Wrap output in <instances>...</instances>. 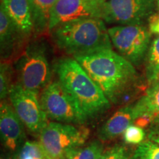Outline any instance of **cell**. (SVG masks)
Returning a JSON list of instances; mask_svg holds the SVG:
<instances>
[{"label": "cell", "mask_w": 159, "mask_h": 159, "mask_svg": "<svg viewBox=\"0 0 159 159\" xmlns=\"http://www.w3.org/2000/svg\"><path fill=\"white\" fill-rule=\"evenodd\" d=\"M74 58L96 83L111 104L120 102L138 78L135 66L114 49Z\"/></svg>", "instance_id": "1"}, {"label": "cell", "mask_w": 159, "mask_h": 159, "mask_svg": "<svg viewBox=\"0 0 159 159\" xmlns=\"http://www.w3.org/2000/svg\"><path fill=\"white\" fill-rule=\"evenodd\" d=\"M49 33L57 48L72 57L114 49L108 28L101 19L68 21L57 25Z\"/></svg>", "instance_id": "2"}, {"label": "cell", "mask_w": 159, "mask_h": 159, "mask_svg": "<svg viewBox=\"0 0 159 159\" xmlns=\"http://www.w3.org/2000/svg\"><path fill=\"white\" fill-rule=\"evenodd\" d=\"M55 71L60 83L74 98L87 120L111 108L110 101L74 57L60 60Z\"/></svg>", "instance_id": "3"}, {"label": "cell", "mask_w": 159, "mask_h": 159, "mask_svg": "<svg viewBox=\"0 0 159 159\" xmlns=\"http://www.w3.org/2000/svg\"><path fill=\"white\" fill-rule=\"evenodd\" d=\"M151 33L144 25H114L108 28L113 48L135 66L145 61L151 44Z\"/></svg>", "instance_id": "4"}, {"label": "cell", "mask_w": 159, "mask_h": 159, "mask_svg": "<svg viewBox=\"0 0 159 159\" xmlns=\"http://www.w3.org/2000/svg\"><path fill=\"white\" fill-rule=\"evenodd\" d=\"M15 70L17 84L38 94L50 83L49 63L44 49L38 44L29 46L22 52L16 61Z\"/></svg>", "instance_id": "5"}, {"label": "cell", "mask_w": 159, "mask_h": 159, "mask_svg": "<svg viewBox=\"0 0 159 159\" xmlns=\"http://www.w3.org/2000/svg\"><path fill=\"white\" fill-rule=\"evenodd\" d=\"M39 100L49 119L71 125H83L87 121L74 98L58 80L43 89Z\"/></svg>", "instance_id": "6"}, {"label": "cell", "mask_w": 159, "mask_h": 159, "mask_svg": "<svg viewBox=\"0 0 159 159\" xmlns=\"http://www.w3.org/2000/svg\"><path fill=\"white\" fill-rule=\"evenodd\" d=\"M89 135L85 128L52 122L39 134V143L48 158L63 159L69 150L84 144Z\"/></svg>", "instance_id": "7"}, {"label": "cell", "mask_w": 159, "mask_h": 159, "mask_svg": "<svg viewBox=\"0 0 159 159\" xmlns=\"http://www.w3.org/2000/svg\"><path fill=\"white\" fill-rule=\"evenodd\" d=\"M156 8L157 0H107L102 20L114 25H144Z\"/></svg>", "instance_id": "8"}, {"label": "cell", "mask_w": 159, "mask_h": 159, "mask_svg": "<svg viewBox=\"0 0 159 159\" xmlns=\"http://www.w3.org/2000/svg\"><path fill=\"white\" fill-rule=\"evenodd\" d=\"M9 98L18 116L27 129L33 134H41L49 124V119L41 108L38 93L16 83L10 90Z\"/></svg>", "instance_id": "9"}, {"label": "cell", "mask_w": 159, "mask_h": 159, "mask_svg": "<svg viewBox=\"0 0 159 159\" xmlns=\"http://www.w3.org/2000/svg\"><path fill=\"white\" fill-rule=\"evenodd\" d=\"M103 0H57L49 21V32L61 24L85 19H102Z\"/></svg>", "instance_id": "10"}, {"label": "cell", "mask_w": 159, "mask_h": 159, "mask_svg": "<svg viewBox=\"0 0 159 159\" xmlns=\"http://www.w3.org/2000/svg\"><path fill=\"white\" fill-rule=\"evenodd\" d=\"M23 122L18 116L11 103L4 99L0 106V131L4 145L9 150L13 151L25 139Z\"/></svg>", "instance_id": "11"}, {"label": "cell", "mask_w": 159, "mask_h": 159, "mask_svg": "<svg viewBox=\"0 0 159 159\" xmlns=\"http://www.w3.org/2000/svg\"><path fill=\"white\" fill-rule=\"evenodd\" d=\"M137 119L134 105L119 109L99 128L98 137L102 142H107L124 134L125 131Z\"/></svg>", "instance_id": "12"}, {"label": "cell", "mask_w": 159, "mask_h": 159, "mask_svg": "<svg viewBox=\"0 0 159 159\" xmlns=\"http://www.w3.org/2000/svg\"><path fill=\"white\" fill-rule=\"evenodd\" d=\"M27 38L12 22L3 7H0V46L1 55L4 59L15 54L17 49L20 48L22 40Z\"/></svg>", "instance_id": "13"}, {"label": "cell", "mask_w": 159, "mask_h": 159, "mask_svg": "<svg viewBox=\"0 0 159 159\" xmlns=\"http://www.w3.org/2000/svg\"><path fill=\"white\" fill-rule=\"evenodd\" d=\"M137 119L159 125V80L150 84L145 94L134 104Z\"/></svg>", "instance_id": "14"}, {"label": "cell", "mask_w": 159, "mask_h": 159, "mask_svg": "<svg viewBox=\"0 0 159 159\" xmlns=\"http://www.w3.org/2000/svg\"><path fill=\"white\" fill-rule=\"evenodd\" d=\"M1 6L25 36H29L33 33L29 0H2Z\"/></svg>", "instance_id": "15"}, {"label": "cell", "mask_w": 159, "mask_h": 159, "mask_svg": "<svg viewBox=\"0 0 159 159\" xmlns=\"http://www.w3.org/2000/svg\"><path fill=\"white\" fill-rule=\"evenodd\" d=\"M57 0H29L33 32L41 34L49 31V21Z\"/></svg>", "instance_id": "16"}, {"label": "cell", "mask_w": 159, "mask_h": 159, "mask_svg": "<svg viewBox=\"0 0 159 159\" xmlns=\"http://www.w3.org/2000/svg\"><path fill=\"white\" fill-rule=\"evenodd\" d=\"M144 62L147 80L152 84L159 77V35L151 42Z\"/></svg>", "instance_id": "17"}, {"label": "cell", "mask_w": 159, "mask_h": 159, "mask_svg": "<svg viewBox=\"0 0 159 159\" xmlns=\"http://www.w3.org/2000/svg\"><path fill=\"white\" fill-rule=\"evenodd\" d=\"M103 152V147L99 141H94L86 146L70 149L63 159H98Z\"/></svg>", "instance_id": "18"}, {"label": "cell", "mask_w": 159, "mask_h": 159, "mask_svg": "<svg viewBox=\"0 0 159 159\" xmlns=\"http://www.w3.org/2000/svg\"><path fill=\"white\" fill-rule=\"evenodd\" d=\"M131 159H159V144L147 141L139 144Z\"/></svg>", "instance_id": "19"}, {"label": "cell", "mask_w": 159, "mask_h": 159, "mask_svg": "<svg viewBox=\"0 0 159 159\" xmlns=\"http://www.w3.org/2000/svg\"><path fill=\"white\" fill-rule=\"evenodd\" d=\"M13 75V69L8 62L4 61L0 67V97L4 100L9 96V92L12 85L11 80Z\"/></svg>", "instance_id": "20"}, {"label": "cell", "mask_w": 159, "mask_h": 159, "mask_svg": "<svg viewBox=\"0 0 159 159\" xmlns=\"http://www.w3.org/2000/svg\"><path fill=\"white\" fill-rule=\"evenodd\" d=\"M48 157L45 154L42 147L39 142H27L23 145L20 151L19 159H47Z\"/></svg>", "instance_id": "21"}, {"label": "cell", "mask_w": 159, "mask_h": 159, "mask_svg": "<svg viewBox=\"0 0 159 159\" xmlns=\"http://www.w3.org/2000/svg\"><path fill=\"white\" fill-rule=\"evenodd\" d=\"M132 156L125 146L116 144L102 152L98 159H131Z\"/></svg>", "instance_id": "22"}, {"label": "cell", "mask_w": 159, "mask_h": 159, "mask_svg": "<svg viewBox=\"0 0 159 159\" xmlns=\"http://www.w3.org/2000/svg\"><path fill=\"white\" fill-rule=\"evenodd\" d=\"M145 133L142 128L136 125H130L124 133L125 141L128 144H139L143 142Z\"/></svg>", "instance_id": "23"}, {"label": "cell", "mask_w": 159, "mask_h": 159, "mask_svg": "<svg viewBox=\"0 0 159 159\" xmlns=\"http://www.w3.org/2000/svg\"><path fill=\"white\" fill-rule=\"evenodd\" d=\"M150 25L149 28L152 33L159 35V14H153L150 18Z\"/></svg>", "instance_id": "24"}, {"label": "cell", "mask_w": 159, "mask_h": 159, "mask_svg": "<svg viewBox=\"0 0 159 159\" xmlns=\"http://www.w3.org/2000/svg\"><path fill=\"white\" fill-rule=\"evenodd\" d=\"M149 139L152 142L159 144V125H158L156 128L151 130L150 134H149Z\"/></svg>", "instance_id": "25"}, {"label": "cell", "mask_w": 159, "mask_h": 159, "mask_svg": "<svg viewBox=\"0 0 159 159\" xmlns=\"http://www.w3.org/2000/svg\"><path fill=\"white\" fill-rule=\"evenodd\" d=\"M157 10H158V13L159 14V0H157Z\"/></svg>", "instance_id": "26"}, {"label": "cell", "mask_w": 159, "mask_h": 159, "mask_svg": "<svg viewBox=\"0 0 159 159\" xmlns=\"http://www.w3.org/2000/svg\"><path fill=\"white\" fill-rule=\"evenodd\" d=\"M47 159H52V158H47Z\"/></svg>", "instance_id": "27"}, {"label": "cell", "mask_w": 159, "mask_h": 159, "mask_svg": "<svg viewBox=\"0 0 159 159\" xmlns=\"http://www.w3.org/2000/svg\"><path fill=\"white\" fill-rule=\"evenodd\" d=\"M103 1H107V0H103Z\"/></svg>", "instance_id": "28"}, {"label": "cell", "mask_w": 159, "mask_h": 159, "mask_svg": "<svg viewBox=\"0 0 159 159\" xmlns=\"http://www.w3.org/2000/svg\"><path fill=\"white\" fill-rule=\"evenodd\" d=\"M158 80H159V77H158Z\"/></svg>", "instance_id": "29"}]
</instances>
